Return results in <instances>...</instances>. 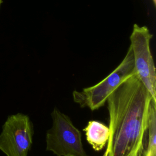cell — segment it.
I'll use <instances>...</instances> for the list:
<instances>
[{"mask_svg": "<svg viewBox=\"0 0 156 156\" xmlns=\"http://www.w3.org/2000/svg\"><path fill=\"white\" fill-rule=\"evenodd\" d=\"M152 101L150 93L136 73L110 94L106 101L110 129L107 156H135L145 148L144 134Z\"/></svg>", "mask_w": 156, "mask_h": 156, "instance_id": "6da1fadb", "label": "cell"}, {"mask_svg": "<svg viewBox=\"0 0 156 156\" xmlns=\"http://www.w3.org/2000/svg\"><path fill=\"white\" fill-rule=\"evenodd\" d=\"M135 73L133 54L130 46L122 62L110 74L94 85L74 91L73 101L81 107L97 110L105 104L110 94L123 81Z\"/></svg>", "mask_w": 156, "mask_h": 156, "instance_id": "7a4b0ae2", "label": "cell"}, {"mask_svg": "<svg viewBox=\"0 0 156 156\" xmlns=\"http://www.w3.org/2000/svg\"><path fill=\"white\" fill-rule=\"evenodd\" d=\"M52 126L46 135V150L57 156H88L82 135L70 118L54 108L51 113Z\"/></svg>", "mask_w": 156, "mask_h": 156, "instance_id": "3957f363", "label": "cell"}, {"mask_svg": "<svg viewBox=\"0 0 156 156\" xmlns=\"http://www.w3.org/2000/svg\"><path fill=\"white\" fill-rule=\"evenodd\" d=\"M153 35L147 26L134 24L130 36L136 73L156 102V69L151 51Z\"/></svg>", "mask_w": 156, "mask_h": 156, "instance_id": "277c9868", "label": "cell"}, {"mask_svg": "<svg viewBox=\"0 0 156 156\" xmlns=\"http://www.w3.org/2000/svg\"><path fill=\"white\" fill-rule=\"evenodd\" d=\"M33 135L34 126L27 115L21 113L9 115L0 133V151L6 156H27Z\"/></svg>", "mask_w": 156, "mask_h": 156, "instance_id": "5b68a950", "label": "cell"}, {"mask_svg": "<svg viewBox=\"0 0 156 156\" xmlns=\"http://www.w3.org/2000/svg\"><path fill=\"white\" fill-rule=\"evenodd\" d=\"M86 140L96 151H101L107 144L110 136L108 126L98 121H90L83 129Z\"/></svg>", "mask_w": 156, "mask_h": 156, "instance_id": "8992f818", "label": "cell"}, {"mask_svg": "<svg viewBox=\"0 0 156 156\" xmlns=\"http://www.w3.org/2000/svg\"><path fill=\"white\" fill-rule=\"evenodd\" d=\"M144 149H142V150H140V151H138L135 156H143V153H144Z\"/></svg>", "mask_w": 156, "mask_h": 156, "instance_id": "52a82bcc", "label": "cell"}, {"mask_svg": "<svg viewBox=\"0 0 156 156\" xmlns=\"http://www.w3.org/2000/svg\"><path fill=\"white\" fill-rule=\"evenodd\" d=\"M107 155H108V149H106V150H105V152H104L103 156H107Z\"/></svg>", "mask_w": 156, "mask_h": 156, "instance_id": "ba28073f", "label": "cell"}, {"mask_svg": "<svg viewBox=\"0 0 156 156\" xmlns=\"http://www.w3.org/2000/svg\"><path fill=\"white\" fill-rule=\"evenodd\" d=\"M152 1H153V2H154V4L155 5V4H156V0H152Z\"/></svg>", "mask_w": 156, "mask_h": 156, "instance_id": "9c48e42d", "label": "cell"}, {"mask_svg": "<svg viewBox=\"0 0 156 156\" xmlns=\"http://www.w3.org/2000/svg\"><path fill=\"white\" fill-rule=\"evenodd\" d=\"M2 2H3V0H0V7H1V5Z\"/></svg>", "mask_w": 156, "mask_h": 156, "instance_id": "30bf717a", "label": "cell"}]
</instances>
